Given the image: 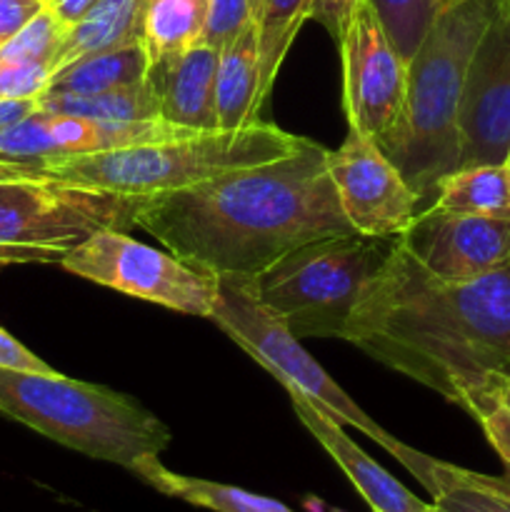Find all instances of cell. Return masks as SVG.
Segmentation results:
<instances>
[{
	"instance_id": "cell-1",
	"label": "cell",
	"mask_w": 510,
	"mask_h": 512,
	"mask_svg": "<svg viewBox=\"0 0 510 512\" xmlns=\"http://www.w3.org/2000/svg\"><path fill=\"white\" fill-rule=\"evenodd\" d=\"M343 340L468 413L510 375V265L455 283L395 238Z\"/></svg>"
},
{
	"instance_id": "cell-2",
	"label": "cell",
	"mask_w": 510,
	"mask_h": 512,
	"mask_svg": "<svg viewBox=\"0 0 510 512\" xmlns=\"http://www.w3.org/2000/svg\"><path fill=\"white\" fill-rule=\"evenodd\" d=\"M135 228L213 278H258L300 245L355 233L330 180L328 148L315 140L270 163L145 195Z\"/></svg>"
},
{
	"instance_id": "cell-3",
	"label": "cell",
	"mask_w": 510,
	"mask_h": 512,
	"mask_svg": "<svg viewBox=\"0 0 510 512\" xmlns=\"http://www.w3.org/2000/svg\"><path fill=\"white\" fill-rule=\"evenodd\" d=\"M503 0H453L408 60L405 98L378 148L418 200H433L440 178L458 168V110L470 60Z\"/></svg>"
},
{
	"instance_id": "cell-4",
	"label": "cell",
	"mask_w": 510,
	"mask_h": 512,
	"mask_svg": "<svg viewBox=\"0 0 510 512\" xmlns=\"http://www.w3.org/2000/svg\"><path fill=\"white\" fill-rule=\"evenodd\" d=\"M0 415L130 473L170 445L168 425L138 400L60 373L0 368Z\"/></svg>"
},
{
	"instance_id": "cell-5",
	"label": "cell",
	"mask_w": 510,
	"mask_h": 512,
	"mask_svg": "<svg viewBox=\"0 0 510 512\" xmlns=\"http://www.w3.org/2000/svg\"><path fill=\"white\" fill-rule=\"evenodd\" d=\"M308 143V138L258 118L238 130H195L158 143L73 155L38 170L68 183L145 198L190 188L230 170L285 158Z\"/></svg>"
},
{
	"instance_id": "cell-6",
	"label": "cell",
	"mask_w": 510,
	"mask_h": 512,
	"mask_svg": "<svg viewBox=\"0 0 510 512\" xmlns=\"http://www.w3.org/2000/svg\"><path fill=\"white\" fill-rule=\"evenodd\" d=\"M133 195L68 183L38 168L0 165V268L60 265L98 230L135 228Z\"/></svg>"
},
{
	"instance_id": "cell-7",
	"label": "cell",
	"mask_w": 510,
	"mask_h": 512,
	"mask_svg": "<svg viewBox=\"0 0 510 512\" xmlns=\"http://www.w3.org/2000/svg\"><path fill=\"white\" fill-rule=\"evenodd\" d=\"M395 238L330 235L313 240L255 278L265 305L280 313L295 338H340L365 283L388 258Z\"/></svg>"
},
{
	"instance_id": "cell-8",
	"label": "cell",
	"mask_w": 510,
	"mask_h": 512,
	"mask_svg": "<svg viewBox=\"0 0 510 512\" xmlns=\"http://www.w3.org/2000/svg\"><path fill=\"white\" fill-rule=\"evenodd\" d=\"M215 280L218 298L210 320L255 363L263 365L288 393H303L320 413L333 418L335 423L360 430L383 450L398 440L380 428L360 405H355L353 398L320 368L318 360L288 328L283 315L263 303L255 278L223 275Z\"/></svg>"
},
{
	"instance_id": "cell-9",
	"label": "cell",
	"mask_w": 510,
	"mask_h": 512,
	"mask_svg": "<svg viewBox=\"0 0 510 512\" xmlns=\"http://www.w3.org/2000/svg\"><path fill=\"white\" fill-rule=\"evenodd\" d=\"M60 268L130 298L210 320L218 298V280L173 253L138 243L115 228L98 230L70 250Z\"/></svg>"
},
{
	"instance_id": "cell-10",
	"label": "cell",
	"mask_w": 510,
	"mask_h": 512,
	"mask_svg": "<svg viewBox=\"0 0 510 512\" xmlns=\"http://www.w3.org/2000/svg\"><path fill=\"white\" fill-rule=\"evenodd\" d=\"M328 173L355 233L400 238L420 213L418 195L403 173L360 130L348 128L340 148L328 150Z\"/></svg>"
},
{
	"instance_id": "cell-11",
	"label": "cell",
	"mask_w": 510,
	"mask_h": 512,
	"mask_svg": "<svg viewBox=\"0 0 510 512\" xmlns=\"http://www.w3.org/2000/svg\"><path fill=\"white\" fill-rule=\"evenodd\" d=\"M458 168L510 160V0L485 30L458 110Z\"/></svg>"
},
{
	"instance_id": "cell-12",
	"label": "cell",
	"mask_w": 510,
	"mask_h": 512,
	"mask_svg": "<svg viewBox=\"0 0 510 512\" xmlns=\"http://www.w3.org/2000/svg\"><path fill=\"white\" fill-rule=\"evenodd\" d=\"M340 48L343 60V108L348 128L378 143L400 113L408 63L390 45L368 0H360Z\"/></svg>"
},
{
	"instance_id": "cell-13",
	"label": "cell",
	"mask_w": 510,
	"mask_h": 512,
	"mask_svg": "<svg viewBox=\"0 0 510 512\" xmlns=\"http://www.w3.org/2000/svg\"><path fill=\"white\" fill-rule=\"evenodd\" d=\"M400 243L438 278L475 280L510 265V220L425 208Z\"/></svg>"
},
{
	"instance_id": "cell-14",
	"label": "cell",
	"mask_w": 510,
	"mask_h": 512,
	"mask_svg": "<svg viewBox=\"0 0 510 512\" xmlns=\"http://www.w3.org/2000/svg\"><path fill=\"white\" fill-rule=\"evenodd\" d=\"M293 403L295 415L300 423L308 428V433L325 448V453L338 463V468L348 475L365 503L375 512H423L425 505L415 498L405 485H400L388 470L380 468L370 455H365L348 435L343 433V425L335 423L325 413H320L303 393H288Z\"/></svg>"
},
{
	"instance_id": "cell-15",
	"label": "cell",
	"mask_w": 510,
	"mask_h": 512,
	"mask_svg": "<svg viewBox=\"0 0 510 512\" xmlns=\"http://www.w3.org/2000/svg\"><path fill=\"white\" fill-rule=\"evenodd\" d=\"M220 50L203 40L178 58L148 70L160 95V118L188 130H220L215 108Z\"/></svg>"
},
{
	"instance_id": "cell-16",
	"label": "cell",
	"mask_w": 510,
	"mask_h": 512,
	"mask_svg": "<svg viewBox=\"0 0 510 512\" xmlns=\"http://www.w3.org/2000/svg\"><path fill=\"white\" fill-rule=\"evenodd\" d=\"M388 453L415 475L443 512H510V478L473 473L395 440Z\"/></svg>"
},
{
	"instance_id": "cell-17",
	"label": "cell",
	"mask_w": 510,
	"mask_h": 512,
	"mask_svg": "<svg viewBox=\"0 0 510 512\" xmlns=\"http://www.w3.org/2000/svg\"><path fill=\"white\" fill-rule=\"evenodd\" d=\"M260 93V48L255 23L220 50L218 83H215V108L218 128L238 130L258 120L263 105Z\"/></svg>"
},
{
	"instance_id": "cell-18",
	"label": "cell",
	"mask_w": 510,
	"mask_h": 512,
	"mask_svg": "<svg viewBox=\"0 0 510 512\" xmlns=\"http://www.w3.org/2000/svg\"><path fill=\"white\" fill-rule=\"evenodd\" d=\"M150 58L143 40L80 55L58 68L45 93L53 95H98L108 90L130 88L148 80Z\"/></svg>"
},
{
	"instance_id": "cell-19",
	"label": "cell",
	"mask_w": 510,
	"mask_h": 512,
	"mask_svg": "<svg viewBox=\"0 0 510 512\" xmlns=\"http://www.w3.org/2000/svg\"><path fill=\"white\" fill-rule=\"evenodd\" d=\"M148 5L150 0H98L78 23L68 28L55 70L80 55L100 53V50L143 40Z\"/></svg>"
},
{
	"instance_id": "cell-20",
	"label": "cell",
	"mask_w": 510,
	"mask_h": 512,
	"mask_svg": "<svg viewBox=\"0 0 510 512\" xmlns=\"http://www.w3.org/2000/svg\"><path fill=\"white\" fill-rule=\"evenodd\" d=\"M133 475H138L143 483H148L158 493L183 500V503L195 505V508L213 512H295L288 505L280 503V500L248 493V490L235 488V485L173 473V470H168L160 463L158 455L140 460Z\"/></svg>"
},
{
	"instance_id": "cell-21",
	"label": "cell",
	"mask_w": 510,
	"mask_h": 512,
	"mask_svg": "<svg viewBox=\"0 0 510 512\" xmlns=\"http://www.w3.org/2000/svg\"><path fill=\"white\" fill-rule=\"evenodd\" d=\"M428 208L453 215H485L510 220V165L455 168L435 185Z\"/></svg>"
},
{
	"instance_id": "cell-22",
	"label": "cell",
	"mask_w": 510,
	"mask_h": 512,
	"mask_svg": "<svg viewBox=\"0 0 510 512\" xmlns=\"http://www.w3.org/2000/svg\"><path fill=\"white\" fill-rule=\"evenodd\" d=\"M40 110L53 115H75L88 120H113V123H135V120L160 118V95L148 80L130 88L108 90L98 95H40Z\"/></svg>"
},
{
	"instance_id": "cell-23",
	"label": "cell",
	"mask_w": 510,
	"mask_h": 512,
	"mask_svg": "<svg viewBox=\"0 0 510 512\" xmlns=\"http://www.w3.org/2000/svg\"><path fill=\"white\" fill-rule=\"evenodd\" d=\"M208 0H150L143 43L150 68L178 58L203 40Z\"/></svg>"
},
{
	"instance_id": "cell-24",
	"label": "cell",
	"mask_w": 510,
	"mask_h": 512,
	"mask_svg": "<svg viewBox=\"0 0 510 512\" xmlns=\"http://www.w3.org/2000/svg\"><path fill=\"white\" fill-rule=\"evenodd\" d=\"M305 5L308 0H260L258 20V48H260V93L263 100L273 90L278 70L305 23Z\"/></svg>"
},
{
	"instance_id": "cell-25",
	"label": "cell",
	"mask_w": 510,
	"mask_h": 512,
	"mask_svg": "<svg viewBox=\"0 0 510 512\" xmlns=\"http://www.w3.org/2000/svg\"><path fill=\"white\" fill-rule=\"evenodd\" d=\"M390 45L408 63L453 0H368Z\"/></svg>"
},
{
	"instance_id": "cell-26",
	"label": "cell",
	"mask_w": 510,
	"mask_h": 512,
	"mask_svg": "<svg viewBox=\"0 0 510 512\" xmlns=\"http://www.w3.org/2000/svg\"><path fill=\"white\" fill-rule=\"evenodd\" d=\"M65 33H68V25L48 5L20 33H15L8 43L0 45V63L48 65L50 70H55Z\"/></svg>"
},
{
	"instance_id": "cell-27",
	"label": "cell",
	"mask_w": 510,
	"mask_h": 512,
	"mask_svg": "<svg viewBox=\"0 0 510 512\" xmlns=\"http://www.w3.org/2000/svg\"><path fill=\"white\" fill-rule=\"evenodd\" d=\"M260 0H208L203 43L223 50L258 20Z\"/></svg>"
},
{
	"instance_id": "cell-28",
	"label": "cell",
	"mask_w": 510,
	"mask_h": 512,
	"mask_svg": "<svg viewBox=\"0 0 510 512\" xmlns=\"http://www.w3.org/2000/svg\"><path fill=\"white\" fill-rule=\"evenodd\" d=\"M468 415H473V418L478 420V425L483 428L488 443L493 445V450L500 455L505 468L510 470V408L508 405L493 393L488 395V398L478 400V403L468 410Z\"/></svg>"
},
{
	"instance_id": "cell-29",
	"label": "cell",
	"mask_w": 510,
	"mask_h": 512,
	"mask_svg": "<svg viewBox=\"0 0 510 512\" xmlns=\"http://www.w3.org/2000/svg\"><path fill=\"white\" fill-rule=\"evenodd\" d=\"M53 70L48 65L0 63V98H40L48 90Z\"/></svg>"
},
{
	"instance_id": "cell-30",
	"label": "cell",
	"mask_w": 510,
	"mask_h": 512,
	"mask_svg": "<svg viewBox=\"0 0 510 512\" xmlns=\"http://www.w3.org/2000/svg\"><path fill=\"white\" fill-rule=\"evenodd\" d=\"M358 3L360 0H308L305 20H315V23L323 25L330 38L335 40V45H340L348 33Z\"/></svg>"
},
{
	"instance_id": "cell-31",
	"label": "cell",
	"mask_w": 510,
	"mask_h": 512,
	"mask_svg": "<svg viewBox=\"0 0 510 512\" xmlns=\"http://www.w3.org/2000/svg\"><path fill=\"white\" fill-rule=\"evenodd\" d=\"M0 368L20 370V373H55L45 360H40L5 328H0Z\"/></svg>"
},
{
	"instance_id": "cell-32",
	"label": "cell",
	"mask_w": 510,
	"mask_h": 512,
	"mask_svg": "<svg viewBox=\"0 0 510 512\" xmlns=\"http://www.w3.org/2000/svg\"><path fill=\"white\" fill-rule=\"evenodd\" d=\"M45 8L48 0H0V45L8 43Z\"/></svg>"
},
{
	"instance_id": "cell-33",
	"label": "cell",
	"mask_w": 510,
	"mask_h": 512,
	"mask_svg": "<svg viewBox=\"0 0 510 512\" xmlns=\"http://www.w3.org/2000/svg\"><path fill=\"white\" fill-rule=\"evenodd\" d=\"M35 110H40V98H25V100H8L0 98V130L8 128V125L20 123L28 115H33Z\"/></svg>"
},
{
	"instance_id": "cell-34",
	"label": "cell",
	"mask_w": 510,
	"mask_h": 512,
	"mask_svg": "<svg viewBox=\"0 0 510 512\" xmlns=\"http://www.w3.org/2000/svg\"><path fill=\"white\" fill-rule=\"evenodd\" d=\"M95 3H98V0H53L50 8H53V13L70 28V25L78 23Z\"/></svg>"
},
{
	"instance_id": "cell-35",
	"label": "cell",
	"mask_w": 510,
	"mask_h": 512,
	"mask_svg": "<svg viewBox=\"0 0 510 512\" xmlns=\"http://www.w3.org/2000/svg\"><path fill=\"white\" fill-rule=\"evenodd\" d=\"M495 395H498V398L510 408V375H505V378L500 380V385L495 388Z\"/></svg>"
},
{
	"instance_id": "cell-36",
	"label": "cell",
	"mask_w": 510,
	"mask_h": 512,
	"mask_svg": "<svg viewBox=\"0 0 510 512\" xmlns=\"http://www.w3.org/2000/svg\"><path fill=\"white\" fill-rule=\"evenodd\" d=\"M423 512H443V510H440L438 505H433V503H430V505H425V510H423Z\"/></svg>"
},
{
	"instance_id": "cell-37",
	"label": "cell",
	"mask_w": 510,
	"mask_h": 512,
	"mask_svg": "<svg viewBox=\"0 0 510 512\" xmlns=\"http://www.w3.org/2000/svg\"><path fill=\"white\" fill-rule=\"evenodd\" d=\"M50 3H53V0H48V5H50Z\"/></svg>"
},
{
	"instance_id": "cell-38",
	"label": "cell",
	"mask_w": 510,
	"mask_h": 512,
	"mask_svg": "<svg viewBox=\"0 0 510 512\" xmlns=\"http://www.w3.org/2000/svg\"><path fill=\"white\" fill-rule=\"evenodd\" d=\"M508 165H510V160H508Z\"/></svg>"
},
{
	"instance_id": "cell-39",
	"label": "cell",
	"mask_w": 510,
	"mask_h": 512,
	"mask_svg": "<svg viewBox=\"0 0 510 512\" xmlns=\"http://www.w3.org/2000/svg\"><path fill=\"white\" fill-rule=\"evenodd\" d=\"M373 512H375V510H373Z\"/></svg>"
}]
</instances>
